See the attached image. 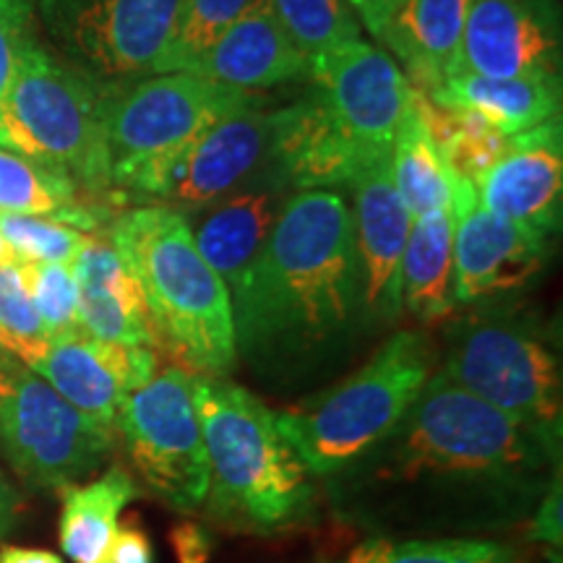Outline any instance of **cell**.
<instances>
[{"label": "cell", "mask_w": 563, "mask_h": 563, "mask_svg": "<svg viewBox=\"0 0 563 563\" xmlns=\"http://www.w3.org/2000/svg\"><path fill=\"white\" fill-rule=\"evenodd\" d=\"M561 441L433 371L376 446L323 481L336 517L384 538H488L527 525Z\"/></svg>", "instance_id": "1"}, {"label": "cell", "mask_w": 563, "mask_h": 563, "mask_svg": "<svg viewBox=\"0 0 563 563\" xmlns=\"http://www.w3.org/2000/svg\"><path fill=\"white\" fill-rule=\"evenodd\" d=\"M230 302L235 352L258 382L300 386L334 371L365 332L344 196L295 191Z\"/></svg>", "instance_id": "2"}, {"label": "cell", "mask_w": 563, "mask_h": 563, "mask_svg": "<svg viewBox=\"0 0 563 563\" xmlns=\"http://www.w3.org/2000/svg\"><path fill=\"white\" fill-rule=\"evenodd\" d=\"M196 410L209 456L203 509L230 532L298 530L319 509V481L274 422V410L245 386L196 376Z\"/></svg>", "instance_id": "3"}, {"label": "cell", "mask_w": 563, "mask_h": 563, "mask_svg": "<svg viewBox=\"0 0 563 563\" xmlns=\"http://www.w3.org/2000/svg\"><path fill=\"white\" fill-rule=\"evenodd\" d=\"M110 243L136 279L154 347L196 376L228 378L238 363L230 292L186 214L159 203L129 209L112 222Z\"/></svg>", "instance_id": "4"}, {"label": "cell", "mask_w": 563, "mask_h": 563, "mask_svg": "<svg viewBox=\"0 0 563 563\" xmlns=\"http://www.w3.org/2000/svg\"><path fill=\"white\" fill-rule=\"evenodd\" d=\"M435 350L420 332H397L342 382L274 410V422L316 481L376 446L433 376Z\"/></svg>", "instance_id": "5"}, {"label": "cell", "mask_w": 563, "mask_h": 563, "mask_svg": "<svg viewBox=\"0 0 563 563\" xmlns=\"http://www.w3.org/2000/svg\"><path fill=\"white\" fill-rule=\"evenodd\" d=\"M443 332L435 373L534 431L561 441L563 368L559 340L509 298L467 306Z\"/></svg>", "instance_id": "6"}, {"label": "cell", "mask_w": 563, "mask_h": 563, "mask_svg": "<svg viewBox=\"0 0 563 563\" xmlns=\"http://www.w3.org/2000/svg\"><path fill=\"white\" fill-rule=\"evenodd\" d=\"M0 146L66 175L81 191H112L102 87L37 37L13 70L0 112Z\"/></svg>", "instance_id": "7"}, {"label": "cell", "mask_w": 563, "mask_h": 563, "mask_svg": "<svg viewBox=\"0 0 563 563\" xmlns=\"http://www.w3.org/2000/svg\"><path fill=\"white\" fill-rule=\"evenodd\" d=\"M258 102L253 91L224 87L191 70L150 74L102 87L112 188L133 191L199 133Z\"/></svg>", "instance_id": "8"}, {"label": "cell", "mask_w": 563, "mask_h": 563, "mask_svg": "<svg viewBox=\"0 0 563 563\" xmlns=\"http://www.w3.org/2000/svg\"><path fill=\"white\" fill-rule=\"evenodd\" d=\"M131 467L159 504L175 511L203 509L209 456L196 410V373L173 363L125 394L115 418Z\"/></svg>", "instance_id": "9"}, {"label": "cell", "mask_w": 563, "mask_h": 563, "mask_svg": "<svg viewBox=\"0 0 563 563\" xmlns=\"http://www.w3.org/2000/svg\"><path fill=\"white\" fill-rule=\"evenodd\" d=\"M51 51L100 87L157 70L180 0H32Z\"/></svg>", "instance_id": "10"}, {"label": "cell", "mask_w": 563, "mask_h": 563, "mask_svg": "<svg viewBox=\"0 0 563 563\" xmlns=\"http://www.w3.org/2000/svg\"><path fill=\"white\" fill-rule=\"evenodd\" d=\"M115 446V433L68 405L40 373L16 365L0 397V449L21 481L60 490L95 473Z\"/></svg>", "instance_id": "11"}, {"label": "cell", "mask_w": 563, "mask_h": 563, "mask_svg": "<svg viewBox=\"0 0 563 563\" xmlns=\"http://www.w3.org/2000/svg\"><path fill=\"white\" fill-rule=\"evenodd\" d=\"M311 91L347 144L376 167L389 159L394 136L412 102V87L397 60L357 40L308 63Z\"/></svg>", "instance_id": "12"}, {"label": "cell", "mask_w": 563, "mask_h": 563, "mask_svg": "<svg viewBox=\"0 0 563 563\" xmlns=\"http://www.w3.org/2000/svg\"><path fill=\"white\" fill-rule=\"evenodd\" d=\"M269 141L272 112L262 102L251 104L199 133L131 194L186 217L196 214L262 170L269 157Z\"/></svg>", "instance_id": "13"}, {"label": "cell", "mask_w": 563, "mask_h": 563, "mask_svg": "<svg viewBox=\"0 0 563 563\" xmlns=\"http://www.w3.org/2000/svg\"><path fill=\"white\" fill-rule=\"evenodd\" d=\"M561 53L559 0H473L456 70L488 79H561Z\"/></svg>", "instance_id": "14"}, {"label": "cell", "mask_w": 563, "mask_h": 563, "mask_svg": "<svg viewBox=\"0 0 563 563\" xmlns=\"http://www.w3.org/2000/svg\"><path fill=\"white\" fill-rule=\"evenodd\" d=\"M454 222L456 308L511 298L545 269L551 245L481 207L475 186L456 199Z\"/></svg>", "instance_id": "15"}, {"label": "cell", "mask_w": 563, "mask_h": 563, "mask_svg": "<svg viewBox=\"0 0 563 563\" xmlns=\"http://www.w3.org/2000/svg\"><path fill=\"white\" fill-rule=\"evenodd\" d=\"M350 188L365 329L386 327L402 316L399 272L415 217L394 188L389 162L357 175Z\"/></svg>", "instance_id": "16"}, {"label": "cell", "mask_w": 563, "mask_h": 563, "mask_svg": "<svg viewBox=\"0 0 563 563\" xmlns=\"http://www.w3.org/2000/svg\"><path fill=\"white\" fill-rule=\"evenodd\" d=\"M477 201L551 245L561 228L563 129L561 118L517 133L501 159L477 180Z\"/></svg>", "instance_id": "17"}, {"label": "cell", "mask_w": 563, "mask_h": 563, "mask_svg": "<svg viewBox=\"0 0 563 563\" xmlns=\"http://www.w3.org/2000/svg\"><path fill=\"white\" fill-rule=\"evenodd\" d=\"M157 371V347L102 342L84 332L55 336L34 368L68 405L112 433L125 394L144 386Z\"/></svg>", "instance_id": "18"}, {"label": "cell", "mask_w": 563, "mask_h": 563, "mask_svg": "<svg viewBox=\"0 0 563 563\" xmlns=\"http://www.w3.org/2000/svg\"><path fill=\"white\" fill-rule=\"evenodd\" d=\"M292 194V188L269 165H264L224 199L196 211V220L194 214L186 217L196 249L224 282L230 295L241 287L245 274L256 264Z\"/></svg>", "instance_id": "19"}, {"label": "cell", "mask_w": 563, "mask_h": 563, "mask_svg": "<svg viewBox=\"0 0 563 563\" xmlns=\"http://www.w3.org/2000/svg\"><path fill=\"white\" fill-rule=\"evenodd\" d=\"M191 74L224 87L253 91L308 76V60L282 30L269 3L256 0L201 55Z\"/></svg>", "instance_id": "20"}, {"label": "cell", "mask_w": 563, "mask_h": 563, "mask_svg": "<svg viewBox=\"0 0 563 563\" xmlns=\"http://www.w3.org/2000/svg\"><path fill=\"white\" fill-rule=\"evenodd\" d=\"M473 0H399L376 40L402 68L412 89H439L456 70Z\"/></svg>", "instance_id": "21"}, {"label": "cell", "mask_w": 563, "mask_h": 563, "mask_svg": "<svg viewBox=\"0 0 563 563\" xmlns=\"http://www.w3.org/2000/svg\"><path fill=\"white\" fill-rule=\"evenodd\" d=\"M70 269L79 282L81 332L102 342L154 347L150 321L133 274L110 241L89 238Z\"/></svg>", "instance_id": "22"}, {"label": "cell", "mask_w": 563, "mask_h": 563, "mask_svg": "<svg viewBox=\"0 0 563 563\" xmlns=\"http://www.w3.org/2000/svg\"><path fill=\"white\" fill-rule=\"evenodd\" d=\"M426 97L452 108L475 110L506 136H517L534 125L561 118V79H543V76L488 79V76L456 70Z\"/></svg>", "instance_id": "23"}, {"label": "cell", "mask_w": 563, "mask_h": 563, "mask_svg": "<svg viewBox=\"0 0 563 563\" xmlns=\"http://www.w3.org/2000/svg\"><path fill=\"white\" fill-rule=\"evenodd\" d=\"M454 224V211H428L415 217L405 245L399 272L402 313H410L426 327L446 321L456 311Z\"/></svg>", "instance_id": "24"}, {"label": "cell", "mask_w": 563, "mask_h": 563, "mask_svg": "<svg viewBox=\"0 0 563 563\" xmlns=\"http://www.w3.org/2000/svg\"><path fill=\"white\" fill-rule=\"evenodd\" d=\"M139 485L123 464H112L97 481L70 483L60 488L58 540L74 563H104L121 527V514Z\"/></svg>", "instance_id": "25"}, {"label": "cell", "mask_w": 563, "mask_h": 563, "mask_svg": "<svg viewBox=\"0 0 563 563\" xmlns=\"http://www.w3.org/2000/svg\"><path fill=\"white\" fill-rule=\"evenodd\" d=\"M389 173L399 199L412 217L428 211H454L460 194L473 186L449 170L415 102H410V110L394 136Z\"/></svg>", "instance_id": "26"}, {"label": "cell", "mask_w": 563, "mask_h": 563, "mask_svg": "<svg viewBox=\"0 0 563 563\" xmlns=\"http://www.w3.org/2000/svg\"><path fill=\"white\" fill-rule=\"evenodd\" d=\"M0 214L53 217L70 228H100V209L81 201V188L66 175L0 146Z\"/></svg>", "instance_id": "27"}, {"label": "cell", "mask_w": 563, "mask_h": 563, "mask_svg": "<svg viewBox=\"0 0 563 563\" xmlns=\"http://www.w3.org/2000/svg\"><path fill=\"white\" fill-rule=\"evenodd\" d=\"M412 102L420 110L422 123L449 170L473 186H477V180L501 159L509 146L511 136L490 125L475 110L433 102L418 89H412Z\"/></svg>", "instance_id": "28"}, {"label": "cell", "mask_w": 563, "mask_h": 563, "mask_svg": "<svg viewBox=\"0 0 563 563\" xmlns=\"http://www.w3.org/2000/svg\"><path fill=\"white\" fill-rule=\"evenodd\" d=\"M344 563H522L517 548L493 538H384L368 534Z\"/></svg>", "instance_id": "29"}, {"label": "cell", "mask_w": 563, "mask_h": 563, "mask_svg": "<svg viewBox=\"0 0 563 563\" xmlns=\"http://www.w3.org/2000/svg\"><path fill=\"white\" fill-rule=\"evenodd\" d=\"M266 3L308 63L323 53L363 40V26L347 0H266Z\"/></svg>", "instance_id": "30"}, {"label": "cell", "mask_w": 563, "mask_h": 563, "mask_svg": "<svg viewBox=\"0 0 563 563\" xmlns=\"http://www.w3.org/2000/svg\"><path fill=\"white\" fill-rule=\"evenodd\" d=\"M256 0H180L178 16L154 74L191 70L222 32Z\"/></svg>", "instance_id": "31"}, {"label": "cell", "mask_w": 563, "mask_h": 563, "mask_svg": "<svg viewBox=\"0 0 563 563\" xmlns=\"http://www.w3.org/2000/svg\"><path fill=\"white\" fill-rule=\"evenodd\" d=\"M47 347L51 334L34 308L21 264H0V350L34 371Z\"/></svg>", "instance_id": "32"}, {"label": "cell", "mask_w": 563, "mask_h": 563, "mask_svg": "<svg viewBox=\"0 0 563 563\" xmlns=\"http://www.w3.org/2000/svg\"><path fill=\"white\" fill-rule=\"evenodd\" d=\"M0 238L21 264L70 266L91 235L53 217L0 214Z\"/></svg>", "instance_id": "33"}, {"label": "cell", "mask_w": 563, "mask_h": 563, "mask_svg": "<svg viewBox=\"0 0 563 563\" xmlns=\"http://www.w3.org/2000/svg\"><path fill=\"white\" fill-rule=\"evenodd\" d=\"M21 274L51 340L81 332L79 282L68 264H21Z\"/></svg>", "instance_id": "34"}, {"label": "cell", "mask_w": 563, "mask_h": 563, "mask_svg": "<svg viewBox=\"0 0 563 563\" xmlns=\"http://www.w3.org/2000/svg\"><path fill=\"white\" fill-rule=\"evenodd\" d=\"M32 37H37L32 0H0V112H3L19 55Z\"/></svg>", "instance_id": "35"}, {"label": "cell", "mask_w": 563, "mask_h": 563, "mask_svg": "<svg viewBox=\"0 0 563 563\" xmlns=\"http://www.w3.org/2000/svg\"><path fill=\"white\" fill-rule=\"evenodd\" d=\"M527 540L540 543L553 563H561L563 548V477L555 475L527 519Z\"/></svg>", "instance_id": "36"}, {"label": "cell", "mask_w": 563, "mask_h": 563, "mask_svg": "<svg viewBox=\"0 0 563 563\" xmlns=\"http://www.w3.org/2000/svg\"><path fill=\"white\" fill-rule=\"evenodd\" d=\"M170 545L178 563H209L217 548L214 532L201 522H178L170 527Z\"/></svg>", "instance_id": "37"}, {"label": "cell", "mask_w": 563, "mask_h": 563, "mask_svg": "<svg viewBox=\"0 0 563 563\" xmlns=\"http://www.w3.org/2000/svg\"><path fill=\"white\" fill-rule=\"evenodd\" d=\"M104 563H157L152 538L136 525V519L118 527L115 540H112L108 561Z\"/></svg>", "instance_id": "38"}, {"label": "cell", "mask_w": 563, "mask_h": 563, "mask_svg": "<svg viewBox=\"0 0 563 563\" xmlns=\"http://www.w3.org/2000/svg\"><path fill=\"white\" fill-rule=\"evenodd\" d=\"M347 3L350 9L355 11V16L361 21L363 30L376 40V34L382 32L384 21L389 19V13L394 9H397L399 0H347Z\"/></svg>", "instance_id": "39"}, {"label": "cell", "mask_w": 563, "mask_h": 563, "mask_svg": "<svg viewBox=\"0 0 563 563\" xmlns=\"http://www.w3.org/2000/svg\"><path fill=\"white\" fill-rule=\"evenodd\" d=\"M21 517V496L9 477H5L3 467H0V540H5L19 525Z\"/></svg>", "instance_id": "40"}, {"label": "cell", "mask_w": 563, "mask_h": 563, "mask_svg": "<svg viewBox=\"0 0 563 563\" xmlns=\"http://www.w3.org/2000/svg\"><path fill=\"white\" fill-rule=\"evenodd\" d=\"M0 563H66L53 551L42 548H21V545H3L0 548Z\"/></svg>", "instance_id": "41"}, {"label": "cell", "mask_w": 563, "mask_h": 563, "mask_svg": "<svg viewBox=\"0 0 563 563\" xmlns=\"http://www.w3.org/2000/svg\"><path fill=\"white\" fill-rule=\"evenodd\" d=\"M16 365H19V361H13L11 355H5V352L0 350V397H3L5 389H9L11 376H13V371H16Z\"/></svg>", "instance_id": "42"}, {"label": "cell", "mask_w": 563, "mask_h": 563, "mask_svg": "<svg viewBox=\"0 0 563 563\" xmlns=\"http://www.w3.org/2000/svg\"><path fill=\"white\" fill-rule=\"evenodd\" d=\"M11 262H16V258H13L11 249H9V245H5L3 238H0V264H11Z\"/></svg>", "instance_id": "43"}]
</instances>
